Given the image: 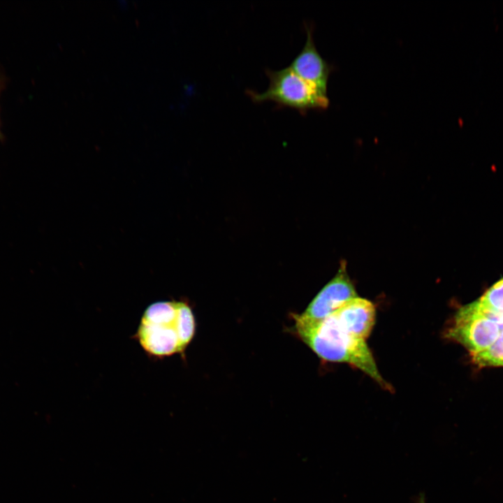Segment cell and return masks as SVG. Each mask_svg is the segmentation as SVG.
Returning a JSON list of instances; mask_svg holds the SVG:
<instances>
[{"instance_id":"7","label":"cell","mask_w":503,"mask_h":503,"mask_svg":"<svg viewBox=\"0 0 503 503\" xmlns=\"http://www.w3.org/2000/svg\"><path fill=\"white\" fill-rule=\"evenodd\" d=\"M472 356L481 366L503 365V333L488 349Z\"/></svg>"},{"instance_id":"5","label":"cell","mask_w":503,"mask_h":503,"mask_svg":"<svg viewBox=\"0 0 503 503\" xmlns=\"http://www.w3.org/2000/svg\"><path fill=\"white\" fill-rule=\"evenodd\" d=\"M357 296L347 271V263L342 261L335 276L323 287L300 316L311 321L322 320Z\"/></svg>"},{"instance_id":"10","label":"cell","mask_w":503,"mask_h":503,"mask_svg":"<svg viewBox=\"0 0 503 503\" xmlns=\"http://www.w3.org/2000/svg\"><path fill=\"white\" fill-rule=\"evenodd\" d=\"M3 138V133L1 130V121H0V140H2Z\"/></svg>"},{"instance_id":"6","label":"cell","mask_w":503,"mask_h":503,"mask_svg":"<svg viewBox=\"0 0 503 503\" xmlns=\"http://www.w3.org/2000/svg\"><path fill=\"white\" fill-rule=\"evenodd\" d=\"M305 29L307 38L304 46L288 67L319 92L327 96L332 67L316 48L312 27L305 24Z\"/></svg>"},{"instance_id":"11","label":"cell","mask_w":503,"mask_h":503,"mask_svg":"<svg viewBox=\"0 0 503 503\" xmlns=\"http://www.w3.org/2000/svg\"><path fill=\"white\" fill-rule=\"evenodd\" d=\"M2 85H3V82H2L1 80L0 79V91L2 88Z\"/></svg>"},{"instance_id":"2","label":"cell","mask_w":503,"mask_h":503,"mask_svg":"<svg viewBox=\"0 0 503 503\" xmlns=\"http://www.w3.org/2000/svg\"><path fill=\"white\" fill-rule=\"evenodd\" d=\"M195 326L187 303L161 301L145 309L136 335L147 353L161 358L182 352L194 335Z\"/></svg>"},{"instance_id":"3","label":"cell","mask_w":503,"mask_h":503,"mask_svg":"<svg viewBox=\"0 0 503 503\" xmlns=\"http://www.w3.org/2000/svg\"><path fill=\"white\" fill-rule=\"evenodd\" d=\"M265 74L269 86L265 92L246 91L252 101H272L279 107L297 110L300 114L309 110H324L329 106L327 96L319 92L289 67L279 71L266 69Z\"/></svg>"},{"instance_id":"4","label":"cell","mask_w":503,"mask_h":503,"mask_svg":"<svg viewBox=\"0 0 503 503\" xmlns=\"http://www.w3.org/2000/svg\"><path fill=\"white\" fill-rule=\"evenodd\" d=\"M500 335L498 324L484 316L470 303L458 310L446 335L463 345L472 356L488 349Z\"/></svg>"},{"instance_id":"8","label":"cell","mask_w":503,"mask_h":503,"mask_svg":"<svg viewBox=\"0 0 503 503\" xmlns=\"http://www.w3.org/2000/svg\"><path fill=\"white\" fill-rule=\"evenodd\" d=\"M476 302L497 312H503V278L491 286Z\"/></svg>"},{"instance_id":"9","label":"cell","mask_w":503,"mask_h":503,"mask_svg":"<svg viewBox=\"0 0 503 503\" xmlns=\"http://www.w3.org/2000/svg\"><path fill=\"white\" fill-rule=\"evenodd\" d=\"M418 503H425V497L423 495H421Z\"/></svg>"},{"instance_id":"1","label":"cell","mask_w":503,"mask_h":503,"mask_svg":"<svg viewBox=\"0 0 503 503\" xmlns=\"http://www.w3.org/2000/svg\"><path fill=\"white\" fill-rule=\"evenodd\" d=\"M300 339L321 359L349 364L366 374L381 386L391 389L379 372L366 340L358 336L335 314L319 321L293 314Z\"/></svg>"}]
</instances>
